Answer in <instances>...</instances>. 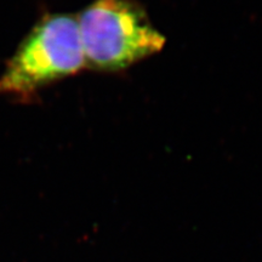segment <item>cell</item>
Listing matches in <instances>:
<instances>
[{
	"label": "cell",
	"mask_w": 262,
	"mask_h": 262,
	"mask_svg": "<svg viewBox=\"0 0 262 262\" xmlns=\"http://www.w3.org/2000/svg\"><path fill=\"white\" fill-rule=\"evenodd\" d=\"M86 67L78 17L50 14L38 21L0 75V96L28 97Z\"/></svg>",
	"instance_id": "obj_1"
},
{
	"label": "cell",
	"mask_w": 262,
	"mask_h": 262,
	"mask_svg": "<svg viewBox=\"0 0 262 262\" xmlns=\"http://www.w3.org/2000/svg\"><path fill=\"white\" fill-rule=\"evenodd\" d=\"M86 66L119 72L157 54L166 39L130 0H96L78 17Z\"/></svg>",
	"instance_id": "obj_2"
}]
</instances>
